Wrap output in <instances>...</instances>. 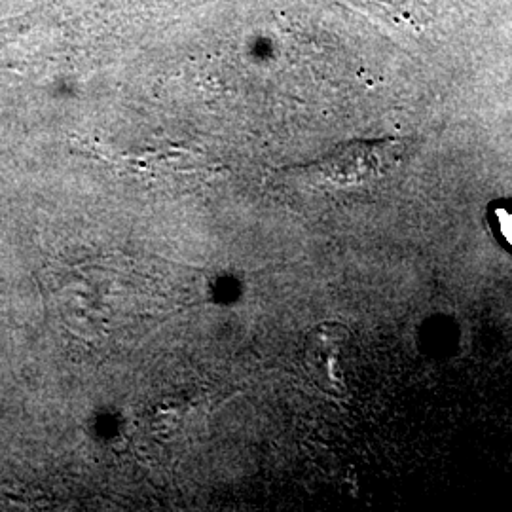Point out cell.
<instances>
[{"mask_svg":"<svg viewBox=\"0 0 512 512\" xmlns=\"http://www.w3.org/2000/svg\"><path fill=\"white\" fill-rule=\"evenodd\" d=\"M490 219L497 238L512 251V202L495 203Z\"/></svg>","mask_w":512,"mask_h":512,"instance_id":"cell-2","label":"cell"},{"mask_svg":"<svg viewBox=\"0 0 512 512\" xmlns=\"http://www.w3.org/2000/svg\"><path fill=\"white\" fill-rule=\"evenodd\" d=\"M401 150V143L397 141L351 143L308 167V175L319 186L342 188L368 183L380 179L387 169L397 164Z\"/></svg>","mask_w":512,"mask_h":512,"instance_id":"cell-1","label":"cell"}]
</instances>
